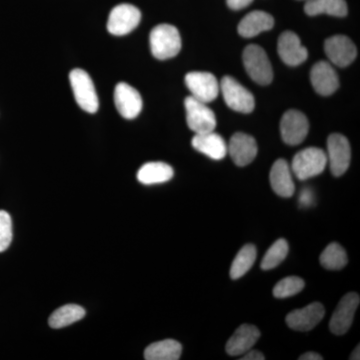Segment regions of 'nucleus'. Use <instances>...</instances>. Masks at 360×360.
Returning a JSON list of instances; mask_svg holds the SVG:
<instances>
[{"instance_id":"17","label":"nucleus","mask_w":360,"mask_h":360,"mask_svg":"<svg viewBox=\"0 0 360 360\" xmlns=\"http://www.w3.org/2000/svg\"><path fill=\"white\" fill-rule=\"evenodd\" d=\"M310 80L315 91L323 96H331L340 87L338 73L326 61H319L314 65L310 71Z\"/></svg>"},{"instance_id":"19","label":"nucleus","mask_w":360,"mask_h":360,"mask_svg":"<svg viewBox=\"0 0 360 360\" xmlns=\"http://www.w3.org/2000/svg\"><path fill=\"white\" fill-rule=\"evenodd\" d=\"M269 180L272 189L277 195L288 198L295 194V181L288 161L278 160L274 163L270 170Z\"/></svg>"},{"instance_id":"30","label":"nucleus","mask_w":360,"mask_h":360,"mask_svg":"<svg viewBox=\"0 0 360 360\" xmlns=\"http://www.w3.org/2000/svg\"><path fill=\"white\" fill-rule=\"evenodd\" d=\"M13 241V221L11 215L0 210V252H4Z\"/></svg>"},{"instance_id":"1","label":"nucleus","mask_w":360,"mask_h":360,"mask_svg":"<svg viewBox=\"0 0 360 360\" xmlns=\"http://www.w3.org/2000/svg\"><path fill=\"white\" fill-rule=\"evenodd\" d=\"M149 44L153 56L160 60L174 58L181 51V37L174 25H160L151 30Z\"/></svg>"},{"instance_id":"27","label":"nucleus","mask_w":360,"mask_h":360,"mask_svg":"<svg viewBox=\"0 0 360 360\" xmlns=\"http://www.w3.org/2000/svg\"><path fill=\"white\" fill-rule=\"evenodd\" d=\"M347 251L338 243H333L326 246L321 255L322 267L328 270H340L347 266Z\"/></svg>"},{"instance_id":"12","label":"nucleus","mask_w":360,"mask_h":360,"mask_svg":"<svg viewBox=\"0 0 360 360\" xmlns=\"http://www.w3.org/2000/svg\"><path fill=\"white\" fill-rule=\"evenodd\" d=\"M324 51L329 60L340 68H347L356 58L357 49L349 37L345 35H335L324 42Z\"/></svg>"},{"instance_id":"34","label":"nucleus","mask_w":360,"mask_h":360,"mask_svg":"<svg viewBox=\"0 0 360 360\" xmlns=\"http://www.w3.org/2000/svg\"><path fill=\"white\" fill-rule=\"evenodd\" d=\"M300 360H322L323 357L321 356V354H316V352H307V354H304L300 355Z\"/></svg>"},{"instance_id":"9","label":"nucleus","mask_w":360,"mask_h":360,"mask_svg":"<svg viewBox=\"0 0 360 360\" xmlns=\"http://www.w3.org/2000/svg\"><path fill=\"white\" fill-rule=\"evenodd\" d=\"M186 84L191 90V96L202 103H212L219 96V84L212 73L202 71L187 73Z\"/></svg>"},{"instance_id":"21","label":"nucleus","mask_w":360,"mask_h":360,"mask_svg":"<svg viewBox=\"0 0 360 360\" xmlns=\"http://www.w3.org/2000/svg\"><path fill=\"white\" fill-rule=\"evenodd\" d=\"M274 20L269 13L255 11L248 13L238 25V33L246 39L257 37L260 33L271 30Z\"/></svg>"},{"instance_id":"29","label":"nucleus","mask_w":360,"mask_h":360,"mask_svg":"<svg viewBox=\"0 0 360 360\" xmlns=\"http://www.w3.org/2000/svg\"><path fill=\"white\" fill-rule=\"evenodd\" d=\"M305 283L297 276H288L276 283L274 288V296L279 300L298 295L304 288Z\"/></svg>"},{"instance_id":"35","label":"nucleus","mask_w":360,"mask_h":360,"mask_svg":"<svg viewBox=\"0 0 360 360\" xmlns=\"http://www.w3.org/2000/svg\"><path fill=\"white\" fill-rule=\"evenodd\" d=\"M360 349H359V345H357V347L355 348L354 350V352H352V356H350V359L352 360H359L360 359Z\"/></svg>"},{"instance_id":"2","label":"nucleus","mask_w":360,"mask_h":360,"mask_svg":"<svg viewBox=\"0 0 360 360\" xmlns=\"http://www.w3.org/2000/svg\"><path fill=\"white\" fill-rule=\"evenodd\" d=\"M326 165V153L319 148H309L296 153L291 163V172L296 179L307 180L322 174Z\"/></svg>"},{"instance_id":"3","label":"nucleus","mask_w":360,"mask_h":360,"mask_svg":"<svg viewBox=\"0 0 360 360\" xmlns=\"http://www.w3.org/2000/svg\"><path fill=\"white\" fill-rule=\"evenodd\" d=\"M70 82L75 101L85 112L96 113L99 108L96 86L89 73L77 68L70 73Z\"/></svg>"},{"instance_id":"28","label":"nucleus","mask_w":360,"mask_h":360,"mask_svg":"<svg viewBox=\"0 0 360 360\" xmlns=\"http://www.w3.org/2000/svg\"><path fill=\"white\" fill-rule=\"evenodd\" d=\"M290 246L285 239L276 240L265 253L262 262V269L269 270L276 269L288 257Z\"/></svg>"},{"instance_id":"20","label":"nucleus","mask_w":360,"mask_h":360,"mask_svg":"<svg viewBox=\"0 0 360 360\" xmlns=\"http://www.w3.org/2000/svg\"><path fill=\"white\" fill-rule=\"evenodd\" d=\"M191 144L194 149L214 160H224L227 155L224 139L213 131L194 135Z\"/></svg>"},{"instance_id":"33","label":"nucleus","mask_w":360,"mask_h":360,"mask_svg":"<svg viewBox=\"0 0 360 360\" xmlns=\"http://www.w3.org/2000/svg\"><path fill=\"white\" fill-rule=\"evenodd\" d=\"M243 356L240 357L241 360H264V355L257 350L250 349L246 352Z\"/></svg>"},{"instance_id":"11","label":"nucleus","mask_w":360,"mask_h":360,"mask_svg":"<svg viewBox=\"0 0 360 360\" xmlns=\"http://www.w3.org/2000/svg\"><path fill=\"white\" fill-rule=\"evenodd\" d=\"M309 130V120L300 111L288 110L281 118V137L288 146H295L302 143L307 139Z\"/></svg>"},{"instance_id":"24","label":"nucleus","mask_w":360,"mask_h":360,"mask_svg":"<svg viewBox=\"0 0 360 360\" xmlns=\"http://www.w3.org/2000/svg\"><path fill=\"white\" fill-rule=\"evenodd\" d=\"M304 11L309 16L324 13L345 18L347 14V4L345 0H307Z\"/></svg>"},{"instance_id":"6","label":"nucleus","mask_w":360,"mask_h":360,"mask_svg":"<svg viewBox=\"0 0 360 360\" xmlns=\"http://www.w3.org/2000/svg\"><path fill=\"white\" fill-rule=\"evenodd\" d=\"M186 110V122L189 129L195 134L212 132L217 127L214 112L206 103L193 96L186 97L184 101Z\"/></svg>"},{"instance_id":"8","label":"nucleus","mask_w":360,"mask_h":360,"mask_svg":"<svg viewBox=\"0 0 360 360\" xmlns=\"http://www.w3.org/2000/svg\"><path fill=\"white\" fill-rule=\"evenodd\" d=\"M328 163L331 174L340 177L347 172L352 160L349 141L342 134H333L328 139Z\"/></svg>"},{"instance_id":"31","label":"nucleus","mask_w":360,"mask_h":360,"mask_svg":"<svg viewBox=\"0 0 360 360\" xmlns=\"http://www.w3.org/2000/svg\"><path fill=\"white\" fill-rule=\"evenodd\" d=\"M300 205L302 207H309V206L314 205V194L312 193L311 189L304 188L302 189V193L300 194Z\"/></svg>"},{"instance_id":"5","label":"nucleus","mask_w":360,"mask_h":360,"mask_svg":"<svg viewBox=\"0 0 360 360\" xmlns=\"http://www.w3.org/2000/svg\"><path fill=\"white\" fill-rule=\"evenodd\" d=\"M219 89L221 90L225 103L232 110L245 113V115H248L255 110V101L252 94L233 77L222 78Z\"/></svg>"},{"instance_id":"16","label":"nucleus","mask_w":360,"mask_h":360,"mask_svg":"<svg viewBox=\"0 0 360 360\" xmlns=\"http://www.w3.org/2000/svg\"><path fill=\"white\" fill-rule=\"evenodd\" d=\"M257 143L250 135L238 132L232 135L227 153L238 167H246L255 160L257 155Z\"/></svg>"},{"instance_id":"22","label":"nucleus","mask_w":360,"mask_h":360,"mask_svg":"<svg viewBox=\"0 0 360 360\" xmlns=\"http://www.w3.org/2000/svg\"><path fill=\"white\" fill-rule=\"evenodd\" d=\"M174 168L165 162H148L137 172V179L144 186L163 184L174 177Z\"/></svg>"},{"instance_id":"18","label":"nucleus","mask_w":360,"mask_h":360,"mask_svg":"<svg viewBox=\"0 0 360 360\" xmlns=\"http://www.w3.org/2000/svg\"><path fill=\"white\" fill-rule=\"evenodd\" d=\"M260 338V331L257 326L250 324H241L233 335L227 341L226 354L231 356H239L255 347Z\"/></svg>"},{"instance_id":"10","label":"nucleus","mask_w":360,"mask_h":360,"mask_svg":"<svg viewBox=\"0 0 360 360\" xmlns=\"http://www.w3.org/2000/svg\"><path fill=\"white\" fill-rule=\"evenodd\" d=\"M359 303V295L355 292L347 293L341 298L329 321V329L333 335H342L347 333L354 322Z\"/></svg>"},{"instance_id":"25","label":"nucleus","mask_w":360,"mask_h":360,"mask_svg":"<svg viewBox=\"0 0 360 360\" xmlns=\"http://www.w3.org/2000/svg\"><path fill=\"white\" fill-rule=\"evenodd\" d=\"M85 316L84 307L77 304H66L56 309L49 317V323L54 329L63 328L82 321Z\"/></svg>"},{"instance_id":"13","label":"nucleus","mask_w":360,"mask_h":360,"mask_svg":"<svg viewBox=\"0 0 360 360\" xmlns=\"http://www.w3.org/2000/svg\"><path fill=\"white\" fill-rule=\"evenodd\" d=\"M116 110L125 120H134L142 110L141 94L131 85L120 82L115 89Z\"/></svg>"},{"instance_id":"14","label":"nucleus","mask_w":360,"mask_h":360,"mask_svg":"<svg viewBox=\"0 0 360 360\" xmlns=\"http://www.w3.org/2000/svg\"><path fill=\"white\" fill-rule=\"evenodd\" d=\"M326 314L323 305L314 302L303 309H295L286 316V324L296 331H309L322 321Z\"/></svg>"},{"instance_id":"32","label":"nucleus","mask_w":360,"mask_h":360,"mask_svg":"<svg viewBox=\"0 0 360 360\" xmlns=\"http://www.w3.org/2000/svg\"><path fill=\"white\" fill-rule=\"evenodd\" d=\"M253 0H226L227 6L233 11H240L250 6Z\"/></svg>"},{"instance_id":"7","label":"nucleus","mask_w":360,"mask_h":360,"mask_svg":"<svg viewBox=\"0 0 360 360\" xmlns=\"http://www.w3.org/2000/svg\"><path fill=\"white\" fill-rule=\"evenodd\" d=\"M141 13L132 4H122L113 7L108 21V30L116 37L129 34L139 26Z\"/></svg>"},{"instance_id":"26","label":"nucleus","mask_w":360,"mask_h":360,"mask_svg":"<svg viewBox=\"0 0 360 360\" xmlns=\"http://www.w3.org/2000/svg\"><path fill=\"white\" fill-rule=\"evenodd\" d=\"M257 257V250L253 245H246L239 250L231 264V277L238 279L245 276L255 264Z\"/></svg>"},{"instance_id":"15","label":"nucleus","mask_w":360,"mask_h":360,"mask_svg":"<svg viewBox=\"0 0 360 360\" xmlns=\"http://www.w3.org/2000/svg\"><path fill=\"white\" fill-rule=\"evenodd\" d=\"M277 52L285 65L297 66L307 59L309 51L302 44V40L292 32H285L279 37Z\"/></svg>"},{"instance_id":"23","label":"nucleus","mask_w":360,"mask_h":360,"mask_svg":"<svg viewBox=\"0 0 360 360\" xmlns=\"http://www.w3.org/2000/svg\"><path fill=\"white\" fill-rule=\"evenodd\" d=\"M182 347L179 341L165 340L148 345L144 350L146 360H177L181 356Z\"/></svg>"},{"instance_id":"4","label":"nucleus","mask_w":360,"mask_h":360,"mask_svg":"<svg viewBox=\"0 0 360 360\" xmlns=\"http://www.w3.org/2000/svg\"><path fill=\"white\" fill-rule=\"evenodd\" d=\"M243 65L253 82L260 85L271 84L274 70L269 56L262 47L251 44L243 51Z\"/></svg>"}]
</instances>
